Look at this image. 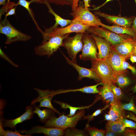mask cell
I'll list each match as a JSON object with an SVG mask.
<instances>
[{
	"label": "cell",
	"mask_w": 136,
	"mask_h": 136,
	"mask_svg": "<svg viewBox=\"0 0 136 136\" xmlns=\"http://www.w3.org/2000/svg\"><path fill=\"white\" fill-rule=\"evenodd\" d=\"M111 87L117 99L121 100L123 94L120 88L117 87L114 84L111 85Z\"/></svg>",
	"instance_id": "836d02e7"
},
{
	"label": "cell",
	"mask_w": 136,
	"mask_h": 136,
	"mask_svg": "<svg viewBox=\"0 0 136 136\" xmlns=\"http://www.w3.org/2000/svg\"><path fill=\"white\" fill-rule=\"evenodd\" d=\"M49 2L48 0L43 2V4H45L48 9V12L52 14L55 17V23L52 26L53 27H57L58 25H60L61 27H64L70 24L73 20L65 19L62 18L59 16L57 15L53 10L51 8Z\"/></svg>",
	"instance_id": "603a6c76"
},
{
	"label": "cell",
	"mask_w": 136,
	"mask_h": 136,
	"mask_svg": "<svg viewBox=\"0 0 136 136\" xmlns=\"http://www.w3.org/2000/svg\"><path fill=\"white\" fill-rule=\"evenodd\" d=\"M47 0H40V3L43 4V2L47 1Z\"/></svg>",
	"instance_id": "f5cc1de1"
},
{
	"label": "cell",
	"mask_w": 136,
	"mask_h": 136,
	"mask_svg": "<svg viewBox=\"0 0 136 136\" xmlns=\"http://www.w3.org/2000/svg\"><path fill=\"white\" fill-rule=\"evenodd\" d=\"M121 106L123 110L131 111L136 114V106L133 98H131L128 103L122 104Z\"/></svg>",
	"instance_id": "1f68e13d"
},
{
	"label": "cell",
	"mask_w": 136,
	"mask_h": 136,
	"mask_svg": "<svg viewBox=\"0 0 136 136\" xmlns=\"http://www.w3.org/2000/svg\"><path fill=\"white\" fill-rule=\"evenodd\" d=\"M85 129L91 136H105L106 130L99 129L95 127L89 126L86 127Z\"/></svg>",
	"instance_id": "f1b7e54d"
},
{
	"label": "cell",
	"mask_w": 136,
	"mask_h": 136,
	"mask_svg": "<svg viewBox=\"0 0 136 136\" xmlns=\"http://www.w3.org/2000/svg\"><path fill=\"white\" fill-rule=\"evenodd\" d=\"M10 1V0H7V2H9V1Z\"/></svg>",
	"instance_id": "db71d44e"
},
{
	"label": "cell",
	"mask_w": 136,
	"mask_h": 136,
	"mask_svg": "<svg viewBox=\"0 0 136 136\" xmlns=\"http://www.w3.org/2000/svg\"><path fill=\"white\" fill-rule=\"evenodd\" d=\"M0 56L1 57L5 60L8 61L9 63L13 66L17 67L18 65L14 62L11 60L8 56L2 51L1 48H0Z\"/></svg>",
	"instance_id": "74e56055"
},
{
	"label": "cell",
	"mask_w": 136,
	"mask_h": 136,
	"mask_svg": "<svg viewBox=\"0 0 136 136\" xmlns=\"http://www.w3.org/2000/svg\"><path fill=\"white\" fill-rule=\"evenodd\" d=\"M133 91L134 93H136V85L133 88Z\"/></svg>",
	"instance_id": "816d5d0a"
},
{
	"label": "cell",
	"mask_w": 136,
	"mask_h": 136,
	"mask_svg": "<svg viewBox=\"0 0 136 136\" xmlns=\"http://www.w3.org/2000/svg\"><path fill=\"white\" fill-rule=\"evenodd\" d=\"M117 133L111 131L106 130L105 136H114L116 135Z\"/></svg>",
	"instance_id": "7bdbcfd3"
},
{
	"label": "cell",
	"mask_w": 136,
	"mask_h": 136,
	"mask_svg": "<svg viewBox=\"0 0 136 136\" xmlns=\"http://www.w3.org/2000/svg\"><path fill=\"white\" fill-rule=\"evenodd\" d=\"M34 113L36 114L40 118L39 121L43 123H46L51 117L54 116L55 112L52 109H45L41 110L38 107L35 106Z\"/></svg>",
	"instance_id": "cb8c5ba5"
},
{
	"label": "cell",
	"mask_w": 136,
	"mask_h": 136,
	"mask_svg": "<svg viewBox=\"0 0 136 136\" xmlns=\"http://www.w3.org/2000/svg\"><path fill=\"white\" fill-rule=\"evenodd\" d=\"M109 105L107 104L103 108L97 110L91 115H88L87 116H84L83 117V119H86L88 120V122L86 125V127L89 125V122L92 120L94 117L100 114L103 111L105 110L107 108H109Z\"/></svg>",
	"instance_id": "4dcf8cb0"
},
{
	"label": "cell",
	"mask_w": 136,
	"mask_h": 136,
	"mask_svg": "<svg viewBox=\"0 0 136 136\" xmlns=\"http://www.w3.org/2000/svg\"><path fill=\"white\" fill-rule=\"evenodd\" d=\"M91 69L96 73L103 83L115 85L117 82L116 73L104 59L98 58L92 61Z\"/></svg>",
	"instance_id": "3957f363"
},
{
	"label": "cell",
	"mask_w": 136,
	"mask_h": 136,
	"mask_svg": "<svg viewBox=\"0 0 136 136\" xmlns=\"http://www.w3.org/2000/svg\"><path fill=\"white\" fill-rule=\"evenodd\" d=\"M85 114L84 109L77 111L73 116H65L64 114L58 117L54 116L51 117L45 125L47 127H55L65 130L69 128L75 127L78 122Z\"/></svg>",
	"instance_id": "7a4b0ae2"
},
{
	"label": "cell",
	"mask_w": 136,
	"mask_h": 136,
	"mask_svg": "<svg viewBox=\"0 0 136 136\" xmlns=\"http://www.w3.org/2000/svg\"><path fill=\"white\" fill-rule=\"evenodd\" d=\"M50 3H53L56 5L62 6L70 5L72 7L73 2L71 0H47Z\"/></svg>",
	"instance_id": "e575fe53"
},
{
	"label": "cell",
	"mask_w": 136,
	"mask_h": 136,
	"mask_svg": "<svg viewBox=\"0 0 136 136\" xmlns=\"http://www.w3.org/2000/svg\"><path fill=\"white\" fill-rule=\"evenodd\" d=\"M89 27L73 20L70 24L65 27L52 26L48 29L45 28V31L42 34L43 39L41 44L46 42L51 37L55 36H62L73 32L86 33V31Z\"/></svg>",
	"instance_id": "6da1fadb"
},
{
	"label": "cell",
	"mask_w": 136,
	"mask_h": 136,
	"mask_svg": "<svg viewBox=\"0 0 136 136\" xmlns=\"http://www.w3.org/2000/svg\"><path fill=\"white\" fill-rule=\"evenodd\" d=\"M16 4L14 2L10 1L7 2L6 5L3 6L0 9V19L2 17L3 14H6L11 9L13 8L16 6Z\"/></svg>",
	"instance_id": "d6a6232c"
},
{
	"label": "cell",
	"mask_w": 136,
	"mask_h": 136,
	"mask_svg": "<svg viewBox=\"0 0 136 136\" xmlns=\"http://www.w3.org/2000/svg\"><path fill=\"white\" fill-rule=\"evenodd\" d=\"M103 86L98 89L99 91L98 94L102 99L107 104H110L117 99L112 91L110 84L104 83Z\"/></svg>",
	"instance_id": "44dd1931"
},
{
	"label": "cell",
	"mask_w": 136,
	"mask_h": 136,
	"mask_svg": "<svg viewBox=\"0 0 136 136\" xmlns=\"http://www.w3.org/2000/svg\"><path fill=\"white\" fill-rule=\"evenodd\" d=\"M136 39L130 36L120 43L112 46L115 50L126 60L133 55Z\"/></svg>",
	"instance_id": "30bf717a"
},
{
	"label": "cell",
	"mask_w": 136,
	"mask_h": 136,
	"mask_svg": "<svg viewBox=\"0 0 136 136\" xmlns=\"http://www.w3.org/2000/svg\"><path fill=\"white\" fill-rule=\"evenodd\" d=\"M34 89L38 92L39 96L34 99L31 102V105H35V103L38 102L40 103L38 107H45L50 109L54 111L60 115L61 113L53 106L51 100L54 96L51 93V91L48 89L42 90L34 88Z\"/></svg>",
	"instance_id": "8fae6325"
},
{
	"label": "cell",
	"mask_w": 136,
	"mask_h": 136,
	"mask_svg": "<svg viewBox=\"0 0 136 136\" xmlns=\"http://www.w3.org/2000/svg\"><path fill=\"white\" fill-rule=\"evenodd\" d=\"M65 136H85V132L82 130L78 129L75 127L69 128L64 130Z\"/></svg>",
	"instance_id": "83f0119b"
},
{
	"label": "cell",
	"mask_w": 136,
	"mask_h": 136,
	"mask_svg": "<svg viewBox=\"0 0 136 136\" xmlns=\"http://www.w3.org/2000/svg\"><path fill=\"white\" fill-rule=\"evenodd\" d=\"M122 69L124 71H126V69H130L132 73L134 74H136V69L135 67L131 65L129 63L126 62L125 60L123 61L122 64Z\"/></svg>",
	"instance_id": "d590c367"
},
{
	"label": "cell",
	"mask_w": 136,
	"mask_h": 136,
	"mask_svg": "<svg viewBox=\"0 0 136 136\" xmlns=\"http://www.w3.org/2000/svg\"><path fill=\"white\" fill-rule=\"evenodd\" d=\"M133 55L136 56V42L135 43V44L134 46V51Z\"/></svg>",
	"instance_id": "f907efd6"
},
{
	"label": "cell",
	"mask_w": 136,
	"mask_h": 136,
	"mask_svg": "<svg viewBox=\"0 0 136 136\" xmlns=\"http://www.w3.org/2000/svg\"><path fill=\"white\" fill-rule=\"evenodd\" d=\"M100 26L115 33L126 34L136 39V30L132 27H126L118 25L110 26L101 23Z\"/></svg>",
	"instance_id": "ffe728a7"
},
{
	"label": "cell",
	"mask_w": 136,
	"mask_h": 136,
	"mask_svg": "<svg viewBox=\"0 0 136 136\" xmlns=\"http://www.w3.org/2000/svg\"><path fill=\"white\" fill-rule=\"evenodd\" d=\"M73 20L90 27L100 26V20L89 10L88 8L78 5L75 11L70 14Z\"/></svg>",
	"instance_id": "8992f818"
},
{
	"label": "cell",
	"mask_w": 136,
	"mask_h": 136,
	"mask_svg": "<svg viewBox=\"0 0 136 136\" xmlns=\"http://www.w3.org/2000/svg\"><path fill=\"white\" fill-rule=\"evenodd\" d=\"M104 59L111 66L116 75L125 73L126 72L123 70L122 67V62L126 59L115 50L112 45L109 56Z\"/></svg>",
	"instance_id": "5bb4252c"
},
{
	"label": "cell",
	"mask_w": 136,
	"mask_h": 136,
	"mask_svg": "<svg viewBox=\"0 0 136 136\" xmlns=\"http://www.w3.org/2000/svg\"><path fill=\"white\" fill-rule=\"evenodd\" d=\"M33 108L31 106L26 107V112L19 117L12 120H7L3 118L1 114L0 121H2L3 126L9 127L12 129L13 128L15 130L16 125L19 123H22L23 121L32 118L33 116Z\"/></svg>",
	"instance_id": "4fadbf2b"
},
{
	"label": "cell",
	"mask_w": 136,
	"mask_h": 136,
	"mask_svg": "<svg viewBox=\"0 0 136 136\" xmlns=\"http://www.w3.org/2000/svg\"><path fill=\"white\" fill-rule=\"evenodd\" d=\"M113 0H106V1L104 2L103 4L101 5L98 6V7H96L94 9L91 10H98L101 7H102L103 6L105 5L108 2H109L111 1H112Z\"/></svg>",
	"instance_id": "ee69618b"
},
{
	"label": "cell",
	"mask_w": 136,
	"mask_h": 136,
	"mask_svg": "<svg viewBox=\"0 0 136 136\" xmlns=\"http://www.w3.org/2000/svg\"><path fill=\"white\" fill-rule=\"evenodd\" d=\"M17 6H15L14 7L11 9L5 15V17H7L9 16L15 14V10Z\"/></svg>",
	"instance_id": "60d3db41"
},
{
	"label": "cell",
	"mask_w": 136,
	"mask_h": 136,
	"mask_svg": "<svg viewBox=\"0 0 136 136\" xmlns=\"http://www.w3.org/2000/svg\"><path fill=\"white\" fill-rule=\"evenodd\" d=\"M96 99L95 101L91 105L87 106H82L81 107H73L65 103H64L58 101H54L55 103H57L63 109H69L70 110L69 114L66 115L67 116L69 117H72L76 113L77 111L78 110H80L81 109H88L91 107L94 103L97 100Z\"/></svg>",
	"instance_id": "484cf974"
},
{
	"label": "cell",
	"mask_w": 136,
	"mask_h": 136,
	"mask_svg": "<svg viewBox=\"0 0 136 136\" xmlns=\"http://www.w3.org/2000/svg\"><path fill=\"white\" fill-rule=\"evenodd\" d=\"M123 119L114 121H107L105 126L106 130L111 131L117 134L123 133L126 128Z\"/></svg>",
	"instance_id": "7402d4cb"
},
{
	"label": "cell",
	"mask_w": 136,
	"mask_h": 136,
	"mask_svg": "<svg viewBox=\"0 0 136 136\" xmlns=\"http://www.w3.org/2000/svg\"><path fill=\"white\" fill-rule=\"evenodd\" d=\"M105 120L107 121H111L112 117L109 114H106L105 115Z\"/></svg>",
	"instance_id": "f6af8a7d"
},
{
	"label": "cell",
	"mask_w": 136,
	"mask_h": 136,
	"mask_svg": "<svg viewBox=\"0 0 136 136\" xmlns=\"http://www.w3.org/2000/svg\"><path fill=\"white\" fill-rule=\"evenodd\" d=\"M84 3V7H86L88 8L90 6L89 4V0H83Z\"/></svg>",
	"instance_id": "7dc6e473"
},
{
	"label": "cell",
	"mask_w": 136,
	"mask_h": 136,
	"mask_svg": "<svg viewBox=\"0 0 136 136\" xmlns=\"http://www.w3.org/2000/svg\"><path fill=\"white\" fill-rule=\"evenodd\" d=\"M136 3V0H135ZM132 27L135 29L136 30V16L135 17L133 22Z\"/></svg>",
	"instance_id": "681fc988"
},
{
	"label": "cell",
	"mask_w": 136,
	"mask_h": 136,
	"mask_svg": "<svg viewBox=\"0 0 136 136\" xmlns=\"http://www.w3.org/2000/svg\"><path fill=\"white\" fill-rule=\"evenodd\" d=\"M70 34L51 37L46 42L35 47V54L39 56H46L48 57H50L60 47L63 46L64 40Z\"/></svg>",
	"instance_id": "5b68a950"
},
{
	"label": "cell",
	"mask_w": 136,
	"mask_h": 136,
	"mask_svg": "<svg viewBox=\"0 0 136 136\" xmlns=\"http://www.w3.org/2000/svg\"><path fill=\"white\" fill-rule=\"evenodd\" d=\"M123 135L126 136H136V129L126 128Z\"/></svg>",
	"instance_id": "f35d334b"
},
{
	"label": "cell",
	"mask_w": 136,
	"mask_h": 136,
	"mask_svg": "<svg viewBox=\"0 0 136 136\" xmlns=\"http://www.w3.org/2000/svg\"><path fill=\"white\" fill-rule=\"evenodd\" d=\"M0 33L6 37L5 44H9L17 41H26L29 40L31 37L18 30L10 23L7 17L0 21Z\"/></svg>",
	"instance_id": "277c9868"
},
{
	"label": "cell",
	"mask_w": 136,
	"mask_h": 136,
	"mask_svg": "<svg viewBox=\"0 0 136 136\" xmlns=\"http://www.w3.org/2000/svg\"><path fill=\"white\" fill-rule=\"evenodd\" d=\"M103 83L101 82L95 85L86 86L79 89L52 90L51 91V93L54 96L61 93L76 91H80L87 93L98 94L99 91V89L97 88V87L100 85H103Z\"/></svg>",
	"instance_id": "ac0fdd59"
},
{
	"label": "cell",
	"mask_w": 136,
	"mask_h": 136,
	"mask_svg": "<svg viewBox=\"0 0 136 136\" xmlns=\"http://www.w3.org/2000/svg\"><path fill=\"white\" fill-rule=\"evenodd\" d=\"M125 74L124 73L117 75V82L120 87H123L130 83V80L125 76Z\"/></svg>",
	"instance_id": "f546056e"
},
{
	"label": "cell",
	"mask_w": 136,
	"mask_h": 136,
	"mask_svg": "<svg viewBox=\"0 0 136 136\" xmlns=\"http://www.w3.org/2000/svg\"><path fill=\"white\" fill-rule=\"evenodd\" d=\"M86 31L105 39L113 46L120 43L130 36L126 37L121 34L118 35L98 26L90 27Z\"/></svg>",
	"instance_id": "9c48e42d"
},
{
	"label": "cell",
	"mask_w": 136,
	"mask_h": 136,
	"mask_svg": "<svg viewBox=\"0 0 136 136\" xmlns=\"http://www.w3.org/2000/svg\"><path fill=\"white\" fill-rule=\"evenodd\" d=\"M73 2L72 5L71 7L72 11L75 10L78 6V3L79 0H71Z\"/></svg>",
	"instance_id": "ab89813d"
},
{
	"label": "cell",
	"mask_w": 136,
	"mask_h": 136,
	"mask_svg": "<svg viewBox=\"0 0 136 136\" xmlns=\"http://www.w3.org/2000/svg\"><path fill=\"white\" fill-rule=\"evenodd\" d=\"M90 36L94 40L98 50V58L105 59L109 56L111 49V44L105 39L93 33Z\"/></svg>",
	"instance_id": "2e32d148"
},
{
	"label": "cell",
	"mask_w": 136,
	"mask_h": 136,
	"mask_svg": "<svg viewBox=\"0 0 136 136\" xmlns=\"http://www.w3.org/2000/svg\"><path fill=\"white\" fill-rule=\"evenodd\" d=\"M40 0H31L29 1L26 0H19L18 3L16 4V6L20 5L24 7L26 9L35 24L37 29L41 33L43 31L38 26L35 18L32 9L29 7L31 3L35 2L36 3H40Z\"/></svg>",
	"instance_id": "d4e9b609"
},
{
	"label": "cell",
	"mask_w": 136,
	"mask_h": 136,
	"mask_svg": "<svg viewBox=\"0 0 136 136\" xmlns=\"http://www.w3.org/2000/svg\"><path fill=\"white\" fill-rule=\"evenodd\" d=\"M94 13L95 15L104 17L112 23L117 25L126 27H131V24L135 17L133 16L129 18L112 16L102 13L100 11H95Z\"/></svg>",
	"instance_id": "e0dca14e"
},
{
	"label": "cell",
	"mask_w": 136,
	"mask_h": 136,
	"mask_svg": "<svg viewBox=\"0 0 136 136\" xmlns=\"http://www.w3.org/2000/svg\"><path fill=\"white\" fill-rule=\"evenodd\" d=\"M123 121L125 128H130L136 129V123L132 121L128 120L125 118H123Z\"/></svg>",
	"instance_id": "8d00e7d4"
},
{
	"label": "cell",
	"mask_w": 136,
	"mask_h": 136,
	"mask_svg": "<svg viewBox=\"0 0 136 136\" xmlns=\"http://www.w3.org/2000/svg\"><path fill=\"white\" fill-rule=\"evenodd\" d=\"M125 118L131 119L136 122V117L132 113H130L127 116L125 115Z\"/></svg>",
	"instance_id": "b9f144b4"
},
{
	"label": "cell",
	"mask_w": 136,
	"mask_h": 136,
	"mask_svg": "<svg viewBox=\"0 0 136 136\" xmlns=\"http://www.w3.org/2000/svg\"><path fill=\"white\" fill-rule=\"evenodd\" d=\"M86 33H83L82 37L83 46L80 59L84 61L93 60L98 59L97 47L94 40Z\"/></svg>",
	"instance_id": "ba28073f"
},
{
	"label": "cell",
	"mask_w": 136,
	"mask_h": 136,
	"mask_svg": "<svg viewBox=\"0 0 136 136\" xmlns=\"http://www.w3.org/2000/svg\"><path fill=\"white\" fill-rule=\"evenodd\" d=\"M76 33L73 37L69 36L65 38L63 41L62 46L67 50L72 61L75 63H77V55L82 51L83 45L82 40L83 33Z\"/></svg>",
	"instance_id": "52a82bcc"
},
{
	"label": "cell",
	"mask_w": 136,
	"mask_h": 136,
	"mask_svg": "<svg viewBox=\"0 0 136 136\" xmlns=\"http://www.w3.org/2000/svg\"><path fill=\"white\" fill-rule=\"evenodd\" d=\"M2 121H0V135L1 136H29L21 134L19 131H15L9 130H5L3 129Z\"/></svg>",
	"instance_id": "4316f807"
},
{
	"label": "cell",
	"mask_w": 136,
	"mask_h": 136,
	"mask_svg": "<svg viewBox=\"0 0 136 136\" xmlns=\"http://www.w3.org/2000/svg\"><path fill=\"white\" fill-rule=\"evenodd\" d=\"M62 54L66 62L77 71L79 74L78 79V81L81 80L83 78H87L94 79L96 81L101 82V80L96 73L91 69H87L79 65L77 63H74L72 61L63 53H62Z\"/></svg>",
	"instance_id": "9a60e30c"
},
{
	"label": "cell",
	"mask_w": 136,
	"mask_h": 136,
	"mask_svg": "<svg viewBox=\"0 0 136 136\" xmlns=\"http://www.w3.org/2000/svg\"><path fill=\"white\" fill-rule=\"evenodd\" d=\"M20 132L29 136L34 133H42L48 136H62L64 135V130L55 127L35 126L28 130H21Z\"/></svg>",
	"instance_id": "7c38bea8"
},
{
	"label": "cell",
	"mask_w": 136,
	"mask_h": 136,
	"mask_svg": "<svg viewBox=\"0 0 136 136\" xmlns=\"http://www.w3.org/2000/svg\"><path fill=\"white\" fill-rule=\"evenodd\" d=\"M130 58V60L132 63H136V56L134 55H131Z\"/></svg>",
	"instance_id": "bcb514c9"
},
{
	"label": "cell",
	"mask_w": 136,
	"mask_h": 136,
	"mask_svg": "<svg viewBox=\"0 0 136 136\" xmlns=\"http://www.w3.org/2000/svg\"><path fill=\"white\" fill-rule=\"evenodd\" d=\"M7 3L6 0H0V5L4 6L6 5Z\"/></svg>",
	"instance_id": "c3c4849f"
},
{
	"label": "cell",
	"mask_w": 136,
	"mask_h": 136,
	"mask_svg": "<svg viewBox=\"0 0 136 136\" xmlns=\"http://www.w3.org/2000/svg\"><path fill=\"white\" fill-rule=\"evenodd\" d=\"M121 104V100L118 99L110 104V108L108 113L112 116L111 121H115L125 118V115Z\"/></svg>",
	"instance_id": "d6986e66"
}]
</instances>
